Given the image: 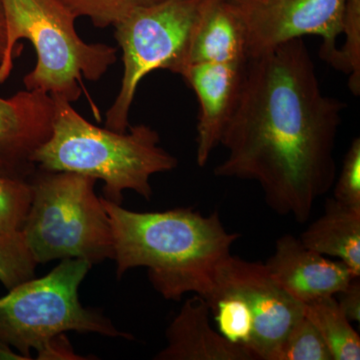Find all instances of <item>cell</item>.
I'll return each instance as SVG.
<instances>
[{"label": "cell", "mask_w": 360, "mask_h": 360, "mask_svg": "<svg viewBox=\"0 0 360 360\" xmlns=\"http://www.w3.org/2000/svg\"><path fill=\"white\" fill-rule=\"evenodd\" d=\"M264 265L271 278L303 304L335 296L356 278L340 260L310 250L291 234L277 239L274 255Z\"/></svg>", "instance_id": "obj_11"}, {"label": "cell", "mask_w": 360, "mask_h": 360, "mask_svg": "<svg viewBox=\"0 0 360 360\" xmlns=\"http://www.w3.org/2000/svg\"><path fill=\"white\" fill-rule=\"evenodd\" d=\"M210 309L200 296L186 300L167 329V345L156 360H255L246 348L229 342L210 322Z\"/></svg>", "instance_id": "obj_13"}, {"label": "cell", "mask_w": 360, "mask_h": 360, "mask_svg": "<svg viewBox=\"0 0 360 360\" xmlns=\"http://www.w3.org/2000/svg\"><path fill=\"white\" fill-rule=\"evenodd\" d=\"M56 103L40 90L0 97V176L30 181L37 167L33 156L51 139Z\"/></svg>", "instance_id": "obj_10"}, {"label": "cell", "mask_w": 360, "mask_h": 360, "mask_svg": "<svg viewBox=\"0 0 360 360\" xmlns=\"http://www.w3.org/2000/svg\"><path fill=\"white\" fill-rule=\"evenodd\" d=\"M113 236L116 277L146 267L155 290L168 300L187 292L205 298L239 234L225 229L219 212L191 208L139 212L104 200Z\"/></svg>", "instance_id": "obj_2"}, {"label": "cell", "mask_w": 360, "mask_h": 360, "mask_svg": "<svg viewBox=\"0 0 360 360\" xmlns=\"http://www.w3.org/2000/svg\"><path fill=\"white\" fill-rule=\"evenodd\" d=\"M205 300L214 315L220 335L251 352L255 321L248 303L240 296L229 292H213Z\"/></svg>", "instance_id": "obj_17"}, {"label": "cell", "mask_w": 360, "mask_h": 360, "mask_svg": "<svg viewBox=\"0 0 360 360\" xmlns=\"http://www.w3.org/2000/svg\"><path fill=\"white\" fill-rule=\"evenodd\" d=\"M91 266L84 259L65 258L46 276L8 290L0 297V341L28 360L32 349L39 354L70 331L131 340L101 310L80 302L78 290Z\"/></svg>", "instance_id": "obj_6"}, {"label": "cell", "mask_w": 360, "mask_h": 360, "mask_svg": "<svg viewBox=\"0 0 360 360\" xmlns=\"http://www.w3.org/2000/svg\"><path fill=\"white\" fill-rule=\"evenodd\" d=\"M342 34L345 42L338 51L335 70L347 75L354 96L360 94V0H347Z\"/></svg>", "instance_id": "obj_19"}, {"label": "cell", "mask_w": 360, "mask_h": 360, "mask_svg": "<svg viewBox=\"0 0 360 360\" xmlns=\"http://www.w3.org/2000/svg\"><path fill=\"white\" fill-rule=\"evenodd\" d=\"M245 25L231 0H212L194 34L188 66L196 63H248Z\"/></svg>", "instance_id": "obj_14"}, {"label": "cell", "mask_w": 360, "mask_h": 360, "mask_svg": "<svg viewBox=\"0 0 360 360\" xmlns=\"http://www.w3.org/2000/svg\"><path fill=\"white\" fill-rule=\"evenodd\" d=\"M245 25L248 59L305 35H319V56L335 68L347 0H231Z\"/></svg>", "instance_id": "obj_8"}, {"label": "cell", "mask_w": 360, "mask_h": 360, "mask_svg": "<svg viewBox=\"0 0 360 360\" xmlns=\"http://www.w3.org/2000/svg\"><path fill=\"white\" fill-rule=\"evenodd\" d=\"M212 1L146 0L113 25L124 70L120 92L106 112V129L127 131L137 87L149 73L186 71L194 34Z\"/></svg>", "instance_id": "obj_7"}, {"label": "cell", "mask_w": 360, "mask_h": 360, "mask_svg": "<svg viewBox=\"0 0 360 360\" xmlns=\"http://www.w3.org/2000/svg\"><path fill=\"white\" fill-rule=\"evenodd\" d=\"M37 359L40 360H82L89 359L82 355L75 354V349L71 347L70 341L65 333L54 338L44 348V352L37 354Z\"/></svg>", "instance_id": "obj_24"}, {"label": "cell", "mask_w": 360, "mask_h": 360, "mask_svg": "<svg viewBox=\"0 0 360 360\" xmlns=\"http://www.w3.org/2000/svg\"><path fill=\"white\" fill-rule=\"evenodd\" d=\"M245 65L196 63L181 77L200 103L196 161L205 167L238 108L245 75Z\"/></svg>", "instance_id": "obj_12"}, {"label": "cell", "mask_w": 360, "mask_h": 360, "mask_svg": "<svg viewBox=\"0 0 360 360\" xmlns=\"http://www.w3.org/2000/svg\"><path fill=\"white\" fill-rule=\"evenodd\" d=\"M77 18H89L96 27L115 25L134 6L146 0H63Z\"/></svg>", "instance_id": "obj_22"}, {"label": "cell", "mask_w": 360, "mask_h": 360, "mask_svg": "<svg viewBox=\"0 0 360 360\" xmlns=\"http://www.w3.org/2000/svg\"><path fill=\"white\" fill-rule=\"evenodd\" d=\"M32 200L30 181L0 176V232L22 229Z\"/></svg>", "instance_id": "obj_21"}, {"label": "cell", "mask_w": 360, "mask_h": 360, "mask_svg": "<svg viewBox=\"0 0 360 360\" xmlns=\"http://www.w3.org/2000/svg\"><path fill=\"white\" fill-rule=\"evenodd\" d=\"M300 240L322 255L338 258L360 277V206L330 198L323 214L310 224Z\"/></svg>", "instance_id": "obj_15"}, {"label": "cell", "mask_w": 360, "mask_h": 360, "mask_svg": "<svg viewBox=\"0 0 360 360\" xmlns=\"http://www.w3.org/2000/svg\"><path fill=\"white\" fill-rule=\"evenodd\" d=\"M276 360H333L326 341L305 314L284 340Z\"/></svg>", "instance_id": "obj_20"}, {"label": "cell", "mask_w": 360, "mask_h": 360, "mask_svg": "<svg viewBox=\"0 0 360 360\" xmlns=\"http://www.w3.org/2000/svg\"><path fill=\"white\" fill-rule=\"evenodd\" d=\"M7 47V32L6 16H4V8L0 1V65L6 58Z\"/></svg>", "instance_id": "obj_26"}, {"label": "cell", "mask_w": 360, "mask_h": 360, "mask_svg": "<svg viewBox=\"0 0 360 360\" xmlns=\"http://www.w3.org/2000/svg\"><path fill=\"white\" fill-rule=\"evenodd\" d=\"M37 264L21 229L0 232V283L7 290L32 279Z\"/></svg>", "instance_id": "obj_18"}, {"label": "cell", "mask_w": 360, "mask_h": 360, "mask_svg": "<svg viewBox=\"0 0 360 360\" xmlns=\"http://www.w3.org/2000/svg\"><path fill=\"white\" fill-rule=\"evenodd\" d=\"M213 292L233 293L248 303L255 321L250 352L257 360H276L286 336L304 315L305 304L281 288L264 264L232 255L220 265L205 298Z\"/></svg>", "instance_id": "obj_9"}, {"label": "cell", "mask_w": 360, "mask_h": 360, "mask_svg": "<svg viewBox=\"0 0 360 360\" xmlns=\"http://www.w3.org/2000/svg\"><path fill=\"white\" fill-rule=\"evenodd\" d=\"M305 314L326 341L333 360H359L360 338L340 309L335 296L305 304Z\"/></svg>", "instance_id": "obj_16"}, {"label": "cell", "mask_w": 360, "mask_h": 360, "mask_svg": "<svg viewBox=\"0 0 360 360\" xmlns=\"http://www.w3.org/2000/svg\"><path fill=\"white\" fill-rule=\"evenodd\" d=\"M347 104L321 91L302 39L248 59L214 174L252 180L277 214L305 222L336 179V136Z\"/></svg>", "instance_id": "obj_1"}, {"label": "cell", "mask_w": 360, "mask_h": 360, "mask_svg": "<svg viewBox=\"0 0 360 360\" xmlns=\"http://www.w3.org/2000/svg\"><path fill=\"white\" fill-rule=\"evenodd\" d=\"M333 198L345 205L360 206V139L352 141L343 160Z\"/></svg>", "instance_id": "obj_23"}, {"label": "cell", "mask_w": 360, "mask_h": 360, "mask_svg": "<svg viewBox=\"0 0 360 360\" xmlns=\"http://www.w3.org/2000/svg\"><path fill=\"white\" fill-rule=\"evenodd\" d=\"M0 359L26 360L25 357L16 352L13 348L0 341Z\"/></svg>", "instance_id": "obj_27"}, {"label": "cell", "mask_w": 360, "mask_h": 360, "mask_svg": "<svg viewBox=\"0 0 360 360\" xmlns=\"http://www.w3.org/2000/svg\"><path fill=\"white\" fill-rule=\"evenodd\" d=\"M53 98L51 139L33 156L39 169L103 180L104 200L122 205L125 191L150 200L151 176L172 172L179 165L174 155L161 148L160 134L148 125L129 127L125 132L101 129L82 117L70 101Z\"/></svg>", "instance_id": "obj_3"}, {"label": "cell", "mask_w": 360, "mask_h": 360, "mask_svg": "<svg viewBox=\"0 0 360 360\" xmlns=\"http://www.w3.org/2000/svg\"><path fill=\"white\" fill-rule=\"evenodd\" d=\"M6 16L7 47L0 84L13 70L14 47L32 42L37 63L23 78L27 90H40L70 103L82 96V77L98 82L117 60V47L87 44L75 30L77 16L63 0H0Z\"/></svg>", "instance_id": "obj_4"}, {"label": "cell", "mask_w": 360, "mask_h": 360, "mask_svg": "<svg viewBox=\"0 0 360 360\" xmlns=\"http://www.w3.org/2000/svg\"><path fill=\"white\" fill-rule=\"evenodd\" d=\"M32 200L21 231L37 264L79 258L92 265L115 258L110 219L96 179L37 168L30 179Z\"/></svg>", "instance_id": "obj_5"}, {"label": "cell", "mask_w": 360, "mask_h": 360, "mask_svg": "<svg viewBox=\"0 0 360 360\" xmlns=\"http://www.w3.org/2000/svg\"><path fill=\"white\" fill-rule=\"evenodd\" d=\"M340 295L338 300L340 309L347 315L350 322H360V281L359 277L352 279L345 290L338 293Z\"/></svg>", "instance_id": "obj_25"}]
</instances>
